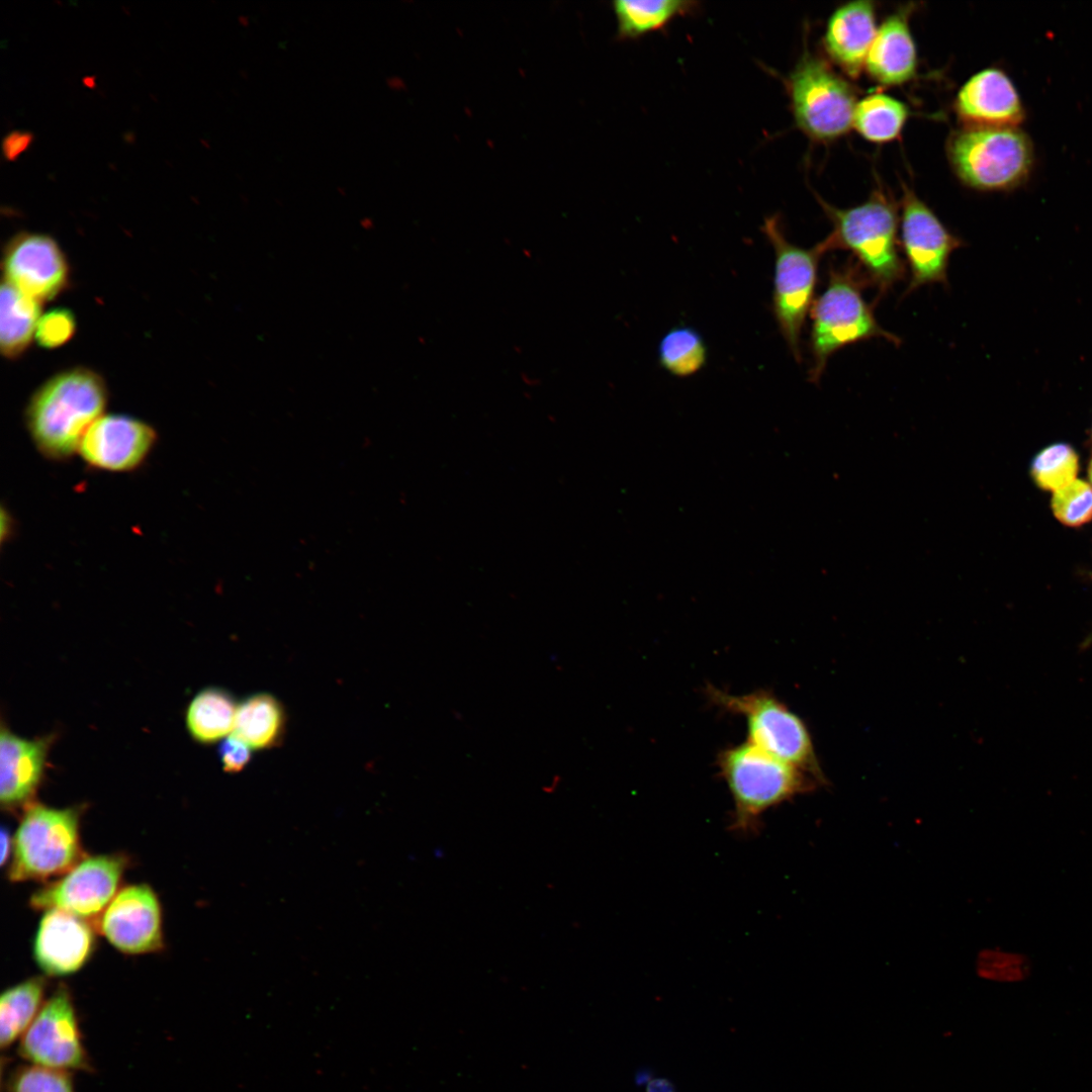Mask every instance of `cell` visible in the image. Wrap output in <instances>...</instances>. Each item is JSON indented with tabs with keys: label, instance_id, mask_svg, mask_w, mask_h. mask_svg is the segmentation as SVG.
Segmentation results:
<instances>
[{
	"label": "cell",
	"instance_id": "cell-1",
	"mask_svg": "<svg viewBox=\"0 0 1092 1092\" xmlns=\"http://www.w3.org/2000/svg\"><path fill=\"white\" fill-rule=\"evenodd\" d=\"M107 398L103 378L88 368H71L43 382L24 414L37 451L52 461H65L78 453L83 436L103 415Z\"/></svg>",
	"mask_w": 1092,
	"mask_h": 1092
},
{
	"label": "cell",
	"instance_id": "cell-2",
	"mask_svg": "<svg viewBox=\"0 0 1092 1092\" xmlns=\"http://www.w3.org/2000/svg\"><path fill=\"white\" fill-rule=\"evenodd\" d=\"M717 766L732 799L729 830L745 837L760 832L768 810L810 791L817 781L747 741L721 750Z\"/></svg>",
	"mask_w": 1092,
	"mask_h": 1092
},
{
	"label": "cell",
	"instance_id": "cell-3",
	"mask_svg": "<svg viewBox=\"0 0 1092 1092\" xmlns=\"http://www.w3.org/2000/svg\"><path fill=\"white\" fill-rule=\"evenodd\" d=\"M820 203L833 225L826 238L830 249L851 252L866 279L880 294L904 277L897 237L898 207L887 192L878 188L864 202L849 208H838L823 200Z\"/></svg>",
	"mask_w": 1092,
	"mask_h": 1092
},
{
	"label": "cell",
	"instance_id": "cell-4",
	"mask_svg": "<svg viewBox=\"0 0 1092 1092\" xmlns=\"http://www.w3.org/2000/svg\"><path fill=\"white\" fill-rule=\"evenodd\" d=\"M868 282L860 268L848 263L831 268L824 291L810 309L809 380L819 382L828 359L847 345L883 338L899 345L896 335L884 330L877 322L873 308L862 296Z\"/></svg>",
	"mask_w": 1092,
	"mask_h": 1092
},
{
	"label": "cell",
	"instance_id": "cell-5",
	"mask_svg": "<svg viewBox=\"0 0 1092 1092\" xmlns=\"http://www.w3.org/2000/svg\"><path fill=\"white\" fill-rule=\"evenodd\" d=\"M946 156L962 183L980 191L1014 190L1034 166L1032 141L1019 126H963L947 139Z\"/></svg>",
	"mask_w": 1092,
	"mask_h": 1092
},
{
	"label": "cell",
	"instance_id": "cell-6",
	"mask_svg": "<svg viewBox=\"0 0 1092 1092\" xmlns=\"http://www.w3.org/2000/svg\"><path fill=\"white\" fill-rule=\"evenodd\" d=\"M706 697L720 711L744 719L748 743L816 780L822 779L806 724L775 695L765 690L732 694L709 686Z\"/></svg>",
	"mask_w": 1092,
	"mask_h": 1092
},
{
	"label": "cell",
	"instance_id": "cell-7",
	"mask_svg": "<svg viewBox=\"0 0 1092 1092\" xmlns=\"http://www.w3.org/2000/svg\"><path fill=\"white\" fill-rule=\"evenodd\" d=\"M82 858L79 809L26 806L12 837L11 882L61 877Z\"/></svg>",
	"mask_w": 1092,
	"mask_h": 1092
},
{
	"label": "cell",
	"instance_id": "cell-8",
	"mask_svg": "<svg viewBox=\"0 0 1092 1092\" xmlns=\"http://www.w3.org/2000/svg\"><path fill=\"white\" fill-rule=\"evenodd\" d=\"M784 83L795 124L810 140L830 143L852 127L854 90L825 59L805 49Z\"/></svg>",
	"mask_w": 1092,
	"mask_h": 1092
},
{
	"label": "cell",
	"instance_id": "cell-9",
	"mask_svg": "<svg viewBox=\"0 0 1092 1092\" xmlns=\"http://www.w3.org/2000/svg\"><path fill=\"white\" fill-rule=\"evenodd\" d=\"M761 231L775 253L772 312L793 357L800 362L801 335L814 302L818 265L831 249L827 239L809 249L792 244L784 234L778 214L766 217Z\"/></svg>",
	"mask_w": 1092,
	"mask_h": 1092
},
{
	"label": "cell",
	"instance_id": "cell-10",
	"mask_svg": "<svg viewBox=\"0 0 1092 1092\" xmlns=\"http://www.w3.org/2000/svg\"><path fill=\"white\" fill-rule=\"evenodd\" d=\"M18 1055L30 1065L67 1072H91L77 1010L66 986L44 1001L21 1036Z\"/></svg>",
	"mask_w": 1092,
	"mask_h": 1092
},
{
	"label": "cell",
	"instance_id": "cell-11",
	"mask_svg": "<svg viewBox=\"0 0 1092 1092\" xmlns=\"http://www.w3.org/2000/svg\"><path fill=\"white\" fill-rule=\"evenodd\" d=\"M126 864L120 854L83 857L56 882L34 892L30 905L42 911L59 909L85 920L100 918L118 893Z\"/></svg>",
	"mask_w": 1092,
	"mask_h": 1092
},
{
	"label": "cell",
	"instance_id": "cell-12",
	"mask_svg": "<svg viewBox=\"0 0 1092 1092\" xmlns=\"http://www.w3.org/2000/svg\"><path fill=\"white\" fill-rule=\"evenodd\" d=\"M900 209L899 244L910 271L906 293L926 284H947L949 257L962 247V240L953 236L905 184L902 185Z\"/></svg>",
	"mask_w": 1092,
	"mask_h": 1092
},
{
	"label": "cell",
	"instance_id": "cell-13",
	"mask_svg": "<svg viewBox=\"0 0 1092 1092\" xmlns=\"http://www.w3.org/2000/svg\"><path fill=\"white\" fill-rule=\"evenodd\" d=\"M5 280L38 300H50L65 290L70 269L59 244L43 234L22 232L7 243L3 255Z\"/></svg>",
	"mask_w": 1092,
	"mask_h": 1092
},
{
	"label": "cell",
	"instance_id": "cell-14",
	"mask_svg": "<svg viewBox=\"0 0 1092 1092\" xmlns=\"http://www.w3.org/2000/svg\"><path fill=\"white\" fill-rule=\"evenodd\" d=\"M98 928L109 943L125 954H145L163 947L161 904L146 884L118 891L98 920Z\"/></svg>",
	"mask_w": 1092,
	"mask_h": 1092
},
{
	"label": "cell",
	"instance_id": "cell-15",
	"mask_svg": "<svg viewBox=\"0 0 1092 1092\" xmlns=\"http://www.w3.org/2000/svg\"><path fill=\"white\" fill-rule=\"evenodd\" d=\"M156 441V430L140 419L102 415L83 436L78 453L96 470L128 472L146 461Z\"/></svg>",
	"mask_w": 1092,
	"mask_h": 1092
},
{
	"label": "cell",
	"instance_id": "cell-16",
	"mask_svg": "<svg viewBox=\"0 0 1092 1092\" xmlns=\"http://www.w3.org/2000/svg\"><path fill=\"white\" fill-rule=\"evenodd\" d=\"M953 107L964 126L1018 127L1025 118L1014 82L997 67L971 76L958 91Z\"/></svg>",
	"mask_w": 1092,
	"mask_h": 1092
},
{
	"label": "cell",
	"instance_id": "cell-17",
	"mask_svg": "<svg viewBox=\"0 0 1092 1092\" xmlns=\"http://www.w3.org/2000/svg\"><path fill=\"white\" fill-rule=\"evenodd\" d=\"M95 947V935L87 920L71 913L44 911L33 940V958L48 976L63 977L81 970Z\"/></svg>",
	"mask_w": 1092,
	"mask_h": 1092
},
{
	"label": "cell",
	"instance_id": "cell-18",
	"mask_svg": "<svg viewBox=\"0 0 1092 1092\" xmlns=\"http://www.w3.org/2000/svg\"><path fill=\"white\" fill-rule=\"evenodd\" d=\"M877 30L873 1L846 2L827 20L822 38L824 51L846 76L855 79L864 68Z\"/></svg>",
	"mask_w": 1092,
	"mask_h": 1092
},
{
	"label": "cell",
	"instance_id": "cell-19",
	"mask_svg": "<svg viewBox=\"0 0 1092 1092\" xmlns=\"http://www.w3.org/2000/svg\"><path fill=\"white\" fill-rule=\"evenodd\" d=\"M51 737L22 738L2 726L0 734V801L13 809L27 806L44 770Z\"/></svg>",
	"mask_w": 1092,
	"mask_h": 1092
},
{
	"label": "cell",
	"instance_id": "cell-20",
	"mask_svg": "<svg viewBox=\"0 0 1092 1092\" xmlns=\"http://www.w3.org/2000/svg\"><path fill=\"white\" fill-rule=\"evenodd\" d=\"M912 9L904 7L895 11L878 27L864 69L881 85H902L916 74L917 51L909 26Z\"/></svg>",
	"mask_w": 1092,
	"mask_h": 1092
},
{
	"label": "cell",
	"instance_id": "cell-21",
	"mask_svg": "<svg viewBox=\"0 0 1092 1092\" xmlns=\"http://www.w3.org/2000/svg\"><path fill=\"white\" fill-rule=\"evenodd\" d=\"M286 728V714L277 698L258 693L238 707L232 735L251 749H269L281 743Z\"/></svg>",
	"mask_w": 1092,
	"mask_h": 1092
},
{
	"label": "cell",
	"instance_id": "cell-22",
	"mask_svg": "<svg viewBox=\"0 0 1092 1092\" xmlns=\"http://www.w3.org/2000/svg\"><path fill=\"white\" fill-rule=\"evenodd\" d=\"M0 311L1 352L13 359L23 354L35 336L41 316L40 302L3 281Z\"/></svg>",
	"mask_w": 1092,
	"mask_h": 1092
},
{
	"label": "cell",
	"instance_id": "cell-23",
	"mask_svg": "<svg viewBox=\"0 0 1092 1092\" xmlns=\"http://www.w3.org/2000/svg\"><path fill=\"white\" fill-rule=\"evenodd\" d=\"M699 3L686 0H618L613 9L618 23V36L635 39L662 30L674 19L694 13Z\"/></svg>",
	"mask_w": 1092,
	"mask_h": 1092
},
{
	"label": "cell",
	"instance_id": "cell-24",
	"mask_svg": "<svg viewBox=\"0 0 1092 1092\" xmlns=\"http://www.w3.org/2000/svg\"><path fill=\"white\" fill-rule=\"evenodd\" d=\"M239 705L225 690L207 688L190 702L186 726L190 735L203 744L215 743L233 733Z\"/></svg>",
	"mask_w": 1092,
	"mask_h": 1092
},
{
	"label": "cell",
	"instance_id": "cell-25",
	"mask_svg": "<svg viewBox=\"0 0 1092 1092\" xmlns=\"http://www.w3.org/2000/svg\"><path fill=\"white\" fill-rule=\"evenodd\" d=\"M46 986V980L36 976L2 992L0 1043L3 1052L10 1049L17 1038H21L38 1014L44 1003Z\"/></svg>",
	"mask_w": 1092,
	"mask_h": 1092
},
{
	"label": "cell",
	"instance_id": "cell-26",
	"mask_svg": "<svg viewBox=\"0 0 1092 1092\" xmlns=\"http://www.w3.org/2000/svg\"><path fill=\"white\" fill-rule=\"evenodd\" d=\"M909 116L907 105L883 92L864 96L856 102L852 127L873 143H888L900 136Z\"/></svg>",
	"mask_w": 1092,
	"mask_h": 1092
},
{
	"label": "cell",
	"instance_id": "cell-27",
	"mask_svg": "<svg viewBox=\"0 0 1092 1092\" xmlns=\"http://www.w3.org/2000/svg\"><path fill=\"white\" fill-rule=\"evenodd\" d=\"M707 359V345L701 334L691 327L672 328L658 345L660 366L676 377H688L699 372Z\"/></svg>",
	"mask_w": 1092,
	"mask_h": 1092
},
{
	"label": "cell",
	"instance_id": "cell-28",
	"mask_svg": "<svg viewBox=\"0 0 1092 1092\" xmlns=\"http://www.w3.org/2000/svg\"><path fill=\"white\" fill-rule=\"evenodd\" d=\"M1078 469L1076 451L1068 444L1056 443L1034 456L1030 474L1038 487L1054 492L1075 480Z\"/></svg>",
	"mask_w": 1092,
	"mask_h": 1092
},
{
	"label": "cell",
	"instance_id": "cell-29",
	"mask_svg": "<svg viewBox=\"0 0 1092 1092\" xmlns=\"http://www.w3.org/2000/svg\"><path fill=\"white\" fill-rule=\"evenodd\" d=\"M1052 510L1055 517L1065 526L1079 527L1090 522L1092 520V486L1076 478L1054 491Z\"/></svg>",
	"mask_w": 1092,
	"mask_h": 1092
},
{
	"label": "cell",
	"instance_id": "cell-30",
	"mask_svg": "<svg viewBox=\"0 0 1092 1092\" xmlns=\"http://www.w3.org/2000/svg\"><path fill=\"white\" fill-rule=\"evenodd\" d=\"M8 1092H75L71 1072L25 1065L10 1075Z\"/></svg>",
	"mask_w": 1092,
	"mask_h": 1092
},
{
	"label": "cell",
	"instance_id": "cell-31",
	"mask_svg": "<svg viewBox=\"0 0 1092 1092\" xmlns=\"http://www.w3.org/2000/svg\"><path fill=\"white\" fill-rule=\"evenodd\" d=\"M981 973L987 980L1003 984H1019L1032 974L1030 958L1016 950L988 951L982 963Z\"/></svg>",
	"mask_w": 1092,
	"mask_h": 1092
},
{
	"label": "cell",
	"instance_id": "cell-32",
	"mask_svg": "<svg viewBox=\"0 0 1092 1092\" xmlns=\"http://www.w3.org/2000/svg\"><path fill=\"white\" fill-rule=\"evenodd\" d=\"M76 329L75 316L67 308H54L38 321L35 340L42 348L54 349L72 339Z\"/></svg>",
	"mask_w": 1092,
	"mask_h": 1092
},
{
	"label": "cell",
	"instance_id": "cell-33",
	"mask_svg": "<svg viewBox=\"0 0 1092 1092\" xmlns=\"http://www.w3.org/2000/svg\"><path fill=\"white\" fill-rule=\"evenodd\" d=\"M218 756L222 768L226 772L241 771L251 760V748L231 735L224 738L218 748Z\"/></svg>",
	"mask_w": 1092,
	"mask_h": 1092
},
{
	"label": "cell",
	"instance_id": "cell-34",
	"mask_svg": "<svg viewBox=\"0 0 1092 1092\" xmlns=\"http://www.w3.org/2000/svg\"><path fill=\"white\" fill-rule=\"evenodd\" d=\"M32 135L27 131L15 130L5 136L2 143V151L5 158L14 161L30 145Z\"/></svg>",
	"mask_w": 1092,
	"mask_h": 1092
},
{
	"label": "cell",
	"instance_id": "cell-35",
	"mask_svg": "<svg viewBox=\"0 0 1092 1092\" xmlns=\"http://www.w3.org/2000/svg\"><path fill=\"white\" fill-rule=\"evenodd\" d=\"M646 1092H676L674 1085L665 1078H654L648 1081Z\"/></svg>",
	"mask_w": 1092,
	"mask_h": 1092
},
{
	"label": "cell",
	"instance_id": "cell-36",
	"mask_svg": "<svg viewBox=\"0 0 1092 1092\" xmlns=\"http://www.w3.org/2000/svg\"><path fill=\"white\" fill-rule=\"evenodd\" d=\"M11 853H12V837H10L9 832L3 828L2 831H1V864L2 866H4L5 862L9 858H11L10 857Z\"/></svg>",
	"mask_w": 1092,
	"mask_h": 1092
},
{
	"label": "cell",
	"instance_id": "cell-37",
	"mask_svg": "<svg viewBox=\"0 0 1092 1092\" xmlns=\"http://www.w3.org/2000/svg\"><path fill=\"white\" fill-rule=\"evenodd\" d=\"M1088 477H1089V480H1090V485L1092 486V458H1091V460L1089 462V466H1088Z\"/></svg>",
	"mask_w": 1092,
	"mask_h": 1092
}]
</instances>
